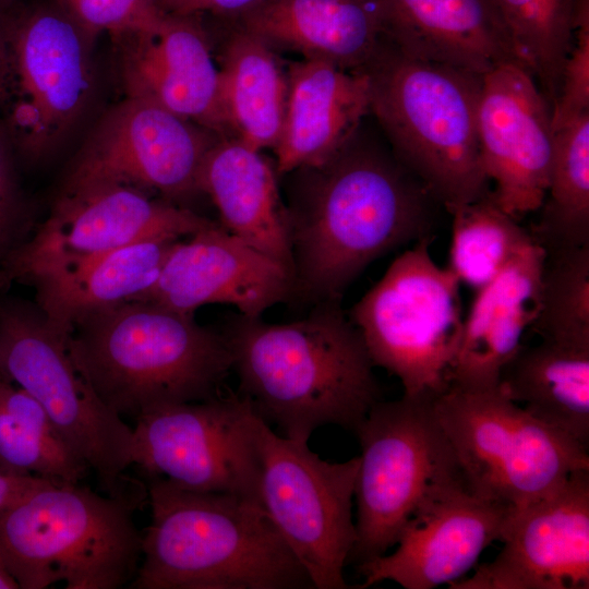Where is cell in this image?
I'll list each match as a JSON object with an SVG mask.
<instances>
[{"instance_id": "cell-1", "label": "cell", "mask_w": 589, "mask_h": 589, "mask_svg": "<svg viewBox=\"0 0 589 589\" xmlns=\"http://www.w3.org/2000/svg\"><path fill=\"white\" fill-rule=\"evenodd\" d=\"M281 178H288L293 294L314 303L341 300L373 261L432 238L437 202L363 123L328 160Z\"/></svg>"}, {"instance_id": "cell-2", "label": "cell", "mask_w": 589, "mask_h": 589, "mask_svg": "<svg viewBox=\"0 0 589 589\" xmlns=\"http://www.w3.org/2000/svg\"><path fill=\"white\" fill-rule=\"evenodd\" d=\"M340 301L289 323L238 313L220 330L238 393L286 437L308 442L327 424L354 431L380 400L374 364Z\"/></svg>"}, {"instance_id": "cell-3", "label": "cell", "mask_w": 589, "mask_h": 589, "mask_svg": "<svg viewBox=\"0 0 589 589\" xmlns=\"http://www.w3.org/2000/svg\"><path fill=\"white\" fill-rule=\"evenodd\" d=\"M148 479L151 521L131 588H314L259 503Z\"/></svg>"}, {"instance_id": "cell-4", "label": "cell", "mask_w": 589, "mask_h": 589, "mask_svg": "<svg viewBox=\"0 0 589 589\" xmlns=\"http://www.w3.org/2000/svg\"><path fill=\"white\" fill-rule=\"evenodd\" d=\"M69 348L101 401L134 420L159 407L221 394L231 371L221 332L144 300L79 318L70 328Z\"/></svg>"}, {"instance_id": "cell-5", "label": "cell", "mask_w": 589, "mask_h": 589, "mask_svg": "<svg viewBox=\"0 0 589 589\" xmlns=\"http://www.w3.org/2000/svg\"><path fill=\"white\" fill-rule=\"evenodd\" d=\"M362 71L387 144L438 204L450 213L491 193L478 139L481 75L408 57L385 38Z\"/></svg>"}, {"instance_id": "cell-6", "label": "cell", "mask_w": 589, "mask_h": 589, "mask_svg": "<svg viewBox=\"0 0 589 589\" xmlns=\"http://www.w3.org/2000/svg\"><path fill=\"white\" fill-rule=\"evenodd\" d=\"M147 488L130 479L117 493L47 481L0 510V556L22 589H117L135 576L142 533L134 512Z\"/></svg>"}, {"instance_id": "cell-7", "label": "cell", "mask_w": 589, "mask_h": 589, "mask_svg": "<svg viewBox=\"0 0 589 589\" xmlns=\"http://www.w3.org/2000/svg\"><path fill=\"white\" fill-rule=\"evenodd\" d=\"M433 407L468 490L480 498L519 508L589 470L588 448L531 416L500 385H449Z\"/></svg>"}, {"instance_id": "cell-8", "label": "cell", "mask_w": 589, "mask_h": 589, "mask_svg": "<svg viewBox=\"0 0 589 589\" xmlns=\"http://www.w3.org/2000/svg\"><path fill=\"white\" fill-rule=\"evenodd\" d=\"M431 241L397 256L348 314L374 366L395 375L407 396L449 386L464 330L460 281L434 262Z\"/></svg>"}, {"instance_id": "cell-9", "label": "cell", "mask_w": 589, "mask_h": 589, "mask_svg": "<svg viewBox=\"0 0 589 589\" xmlns=\"http://www.w3.org/2000/svg\"><path fill=\"white\" fill-rule=\"evenodd\" d=\"M0 373L31 394L105 493L129 481L134 433L96 395L77 369L69 333L24 299L0 296Z\"/></svg>"}, {"instance_id": "cell-10", "label": "cell", "mask_w": 589, "mask_h": 589, "mask_svg": "<svg viewBox=\"0 0 589 589\" xmlns=\"http://www.w3.org/2000/svg\"><path fill=\"white\" fill-rule=\"evenodd\" d=\"M435 396L376 401L354 432L358 564L384 555L416 509L440 486L464 480L434 412Z\"/></svg>"}, {"instance_id": "cell-11", "label": "cell", "mask_w": 589, "mask_h": 589, "mask_svg": "<svg viewBox=\"0 0 589 589\" xmlns=\"http://www.w3.org/2000/svg\"><path fill=\"white\" fill-rule=\"evenodd\" d=\"M95 40L53 0L12 12L2 127L26 161L55 153L87 110L95 88Z\"/></svg>"}, {"instance_id": "cell-12", "label": "cell", "mask_w": 589, "mask_h": 589, "mask_svg": "<svg viewBox=\"0 0 589 589\" xmlns=\"http://www.w3.org/2000/svg\"><path fill=\"white\" fill-rule=\"evenodd\" d=\"M260 503L314 588H349L344 567L357 541L352 498L359 456L330 462L306 441L277 435L260 417Z\"/></svg>"}, {"instance_id": "cell-13", "label": "cell", "mask_w": 589, "mask_h": 589, "mask_svg": "<svg viewBox=\"0 0 589 589\" xmlns=\"http://www.w3.org/2000/svg\"><path fill=\"white\" fill-rule=\"evenodd\" d=\"M216 224L128 185L60 190L49 216L0 265V290L72 272L132 243L191 237Z\"/></svg>"}, {"instance_id": "cell-14", "label": "cell", "mask_w": 589, "mask_h": 589, "mask_svg": "<svg viewBox=\"0 0 589 589\" xmlns=\"http://www.w3.org/2000/svg\"><path fill=\"white\" fill-rule=\"evenodd\" d=\"M259 419L239 393L159 407L135 420L133 465L185 490L261 505Z\"/></svg>"}, {"instance_id": "cell-15", "label": "cell", "mask_w": 589, "mask_h": 589, "mask_svg": "<svg viewBox=\"0 0 589 589\" xmlns=\"http://www.w3.org/2000/svg\"><path fill=\"white\" fill-rule=\"evenodd\" d=\"M219 137L157 104L125 97L96 123L61 190L122 184L183 206L201 194L200 169Z\"/></svg>"}, {"instance_id": "cell-16", "label": "cell", "mask_w": 589, "mask_h": 589, "mask_svg": "<svg viewBox=\"0 0 589 589\" xmlns=\"http://www.w3.org/2000/svg\"><path fill=\"white\" fill-rule=\"evenodd\" d=\"M494 560L450 589H588L589 470L513 508Z\"/></svg>"}, {"instance_id": "cell-17", "label": "cell", "mask_w": 589, "mask_h": 589, "mask_svg": "<svg viewBox=\"0 0 589 589\" xmlns=\"http://www.w3.org/2000/svg\"><path fill=\"white\" fill-rule=\"evenodd\" d=\"M551 106L534 77L508 62L482 76L478 139L496 204L516 218L540 209L553 154Z\"/></svg>"}, {"instance_id": "cell-18", "label": "cell", "mask_w": 589, "mask_h": 589, "mask_svg": "<svg viewBox=\"0 0 589 589\" xmlns=\"http://www.w3.org/2000/svg\"><path fill=\"white\" fill-rule=\"evenodd\" d=\"M512 510L476 496L464 480L440 486L407 520L394 552L358 564L359 588L384 580L405 589L452 585L501 540Z\"/></svg>"}, {"instance_id": "cell-19", "label": "cell", "mask_w": 589, "mask_h": 589, "mask_svg": "<svg viewBox=\"0 0 589 589\" xmlns=\"http://www.w3.org/2000/svg\"><path fill=\"white\" fill-rule=\"evenodd\" d=\"M293 294L292 276L277 262L216 224L176 241L155 285L139 298L193 315L206 304L262 313Z\"/></svg>"}, {"instance_id": "cell-20", "label": "cell", "mask_w": 589, "mask_h": 589, "mask_svg": "<svg viewBox=\"0 0 589 589\" xmlns=\"http://www.w3.org/2000/svg\"><path fill=\"white\" fill-rule=\"evenodd\" d=\"M113 39L125 97L157 104L226 136L218 65L202 16L164 12L155 25Z\"/></svg>"}, {"instance_id": "cell-21", "label": "cell", "mask_w": 589, "mask_h": 589, "mask_svg": "<svg viewBox=\"0 0 589 589\" xmlns=\"http://www.w3.org/2000/svg\"><path fill=\"white\" fill-rule=\"evenodd\" d=\"M288 93L274 147L279 178L333 157L370 115L369 77L316 59L287 65Z\"/></svg>"}, {"instance_id": "cell-22", "label": "cell", "mask_w": 589, "mask_h": 589, "mask_svg": "<svg viewBox=\"0 0 589 589\" xmlns=\"http://www.w3.org/2000/svg\"><path fill=\"white\" fill-rule=\"evenodd\" d=\"M381 3L384 38L408 57L481 76L504 63L521 64L493 0H381Z\"/></svg>"}, {"instance_id": "cell-23", "label": "cell", "mask_w": 589, "mask_h": 589, "mask_svg": "<svg viewBox=\"0 0 589 589\" xmlns=\"http://www.w3.org/2000/svg\"><path fill=\"white\" fill-rule=\"evenodd\" d=\"M544 248L536 240L518 252L478 293L464 321L449 385L484 389L498 386L506 362L539 312Z\"/></svg>"}, {"instance_id": "cell-24", "label": "cell", "mask_w": 589, "mask_h": 589, "mask_svg": "<svg viewBox=\"0 0 589 589\" xmlns=\"http://www.w3.org/2000/svg\"><path fill=\"white\" fill-rule=\"evenodd\" d=\"M275 163L263 151L221 136L208 151L199 190L215 205L220 225L280 264L293 279L288 215Z\"/></svg>"}, {"instance_id": "cell-25", "label": "cell", "mask_w": 589, "mask_h": 589, "mask_svg": "<svg viewBox=\"0 0 589 589\" xmlns=\"http://www.w3.org/2000/svg\"><path fill=\"white\" fill-rule=\"evenodd\" d=\"M235 24L273 48L360 71L384 39L381 0H265Z\"/></svg>"}, {"instance_id": "cell-26", "label": "cell", "mask_w": 589, "mask_h": 589, "mask_svg": "<svg viewBox=\"0 0 589 589\" xmlns=\"http://www.w3.org/2000/svg\"><path fill=\"white\" fill-rule=\"evenodd\" d=\"M219 106L226 136L259 151L274 149L283 128L287 67L276 49L236 25L218 59Z\"/></svg>"}, {"instance_id": "cell-27", "label": "cell", "mask_w": 589, "mask_h": 589, "mask_svg": "<svg viewBox=\"0 0 589 589\" xmlns=\"http://www.w3.org/2000/svg\"><path fill=\"white\" fill-rule=\"evenodd\" d=\"M503 393L531 416L589 446V347L548 339L520 346L506 362Z\"/></svg>"}, {"instance_id": "cell-28", "label": "cell", "mask_w": 589, "mask_h": 589, "mask_svg": "<svg viewBox=\"0 0 589 589\" xmlns=\"http://www.w3.org/2000/svg\"><path fill=\"white\" fill-rule=\"evenodd\" d=\"M151 239L98 256L72 271L35 281L36 303L48 318L70 333L92 312L139 298L152 288L172 244Z\"/></svg>"}, {"instance_id": "cell-29", "label": "cell", "mask_w": 589, "mask_h": 589, "mask_svg": "<svg viewBox=\"0 0 589 589\" xmlns=\"http://www.w3.org/2000/svg\"><path fill=\"white\" fill-rule=\"evenodd\" d=\"M531 233L545 251L589 244V112L553 134L549 185Z\"/></svg>"}, {"instance_id": "cell-30", "label": "cell", "mask_w": 589, "mask_h": 589, "mask_svg": "<svg viewBox=\"0 0 589 589\" xmlns=\"http://www.w3.org/2000/svg\"><path fill=\"white\" fill-rule=\"evenodd\" d=\"M448 268L465 285L479 290L534 238L489 195L453 212Z\"/></svg>"}, {"instance_id": "cell-31", "label": "cell", "mask_w": 589, "mask_h": 589, "mask_svg": "<svg viewBox=\"0 0 589 589\" xmlns=\"http://www.w3.org/2000/svg\"><path fill=\"white\" fill-rule=\"evenodd\" d=\"M521 64L552 107L573 41L575 0H493Z\"/></svg>"}, {"instance_id": "cell-32", "label": "cell", "mask_w": 589, "mask_h": 589, "mask_svg": "<svg viewBox=\"0 0 589 589\" xmlns=\"http://www.w3.org/2000/svg\"><path fill=\"white\" fill-rule=\"evenodd\" d=\"M530 327L541 339L589 347V244L545 251Z\"/></svg>"}, {"instance_id": "cell-33", "label": "cell", "mask_w": 589, "mask_h": 589, "mask_svg": "<svg viewBox=\"0 0 589 589\" xmlns=\"http://www.w3.org/2000/svg\"><path fill=\"white\" fill-rule=\"evenodd\" d=\"M88 469L71 448L49 440L0 407V472L79 483Z\"/></svg>"}, {"instance_id": "cell-34", "label": "cell", "mask_w": 589, "mask_h": 589, "mask_svg": "<svg viewBox=\"0 0 589 589\" xmlns=\"http://www.w3.org/2000/svg\"><path fill=\"white\" fill-rule=\"evenodd\" d=\"M589 112V0H575L573 41L551 107L553 132Z\"/></svg>"}, {"instance_id": "cell-35", "label": "cell", "mask_w": 589, "mask_h": 589, "mask_svg": "<svg viewBox=\"0 0 589 589\" xmlns=\"http://www.w3.org/2000/svg\"><path fill=\"white\" fill-rule=\"evenodd\" d=\"M94 37L113 38L155 25L164 12L155 0H53Z\"/></svg>"}, {"instance_id": "cell-36", "label": "cell", "mask_w": 589, "mask_h": 589, "mask_svg": "<svg viewBox=\"0 0 589 589\" xmlns=\"http://www.w3.org/2000/svg\"><path fill=\"white\" fill-rule=\"evenodd\" d=\"M31 207L16 169V153L0 124V265L29 235Z\"/></svg>"}, {"instance_id": "cell-37", "label": "cell", "mask_w": 589, "mask_h": 589, "mask_svg": "<svg viewBox=\"0 0 589 589\" xmlns=\"http://www.w3.org/2000/svg\"><path fill=\"white\" fill-rule=\"evenodd\" d=\"M265 0H155L165 13L180 15L212 14L237 22Z\"/></svg>"}, {"instance_id": "cell-38", "label": "cell", "mask_w": 589, "mask_h": 589, "mask_svg": "<svg viewBox=\"0 0 589 589\" xmlns=\"http://www.w3.org/2000/svg\"><path fill=\"white\" fill-rule=\"evenodd\" d=\"M47 481L51 480L37 476L0 472V510L14 505Z\"/></svg>"}, {"instance_id": "cell-39", "label": "cell", "mask_w": 589, "mask_h": 589, "mask_svg": "<svg viewBox=\"0 0 589 589\" xmlns=\"http://www.w3.org/2000/svg\"><path fill=\"white\" fill-rule=\"evenodd\" d=\"M12 12L0 10V67L8 70H11L9 31Z\"/></svg>"}, {"instance_id": "cell-40", "label": "cell", "mask_w": 589, "mask_h": 589, "mask_svg": "<svg viewBox=\"0 0 589 589\" xmlns=\"http://www.w3.org/2000/svg\"><path fill=\"white\" fill-rule=\"evenodd\" d=\"M19 585L0 556V589H19Z\"/></svg>"}, {"instance_id": "cell-41", "label": "cell", "mask_w": 589, "mask_h": 589, "mask_svg": "<svg viewBox=\"0 0 589 589\" xmlns=\"http://www.w3.org/2000/svg\"><path fill=\"white\" fill-rule=\"evenodd\" d=\"M19 0H0V10L12 12L19 5Z\"/></svg>"}]
</instances>
